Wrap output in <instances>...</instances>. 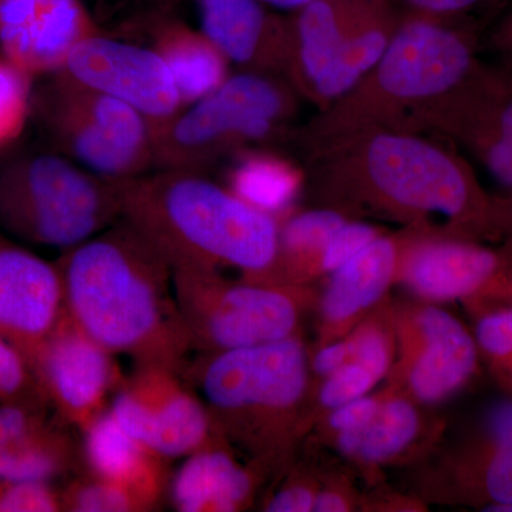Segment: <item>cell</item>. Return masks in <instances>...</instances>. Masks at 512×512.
I'll return each mask as SVG.
<instances>
[{
	"mask_svg": "<svg viewBox=\"0 0 512 512\" xmlns=\"http://www.w3.org/2000/svg\"><path fill=\"white\" fill-rule=\"evenodd\" d=\"M59 511L60 485L53 481H0V512Z\"/></svg>",
	"mask_w": 512,
	"mask_h": 512,
	"instance_id": "31",
	"label": "cell"
},
{
	"mask_svg": "<svg viewBox=\"0 0 512 512\" xmlns=\"http://www.w3.org/2000/svg\"><path fill=\"white\" fill-rule=\"evenodd\" d=\"M315 495L302 485H289L269 498L265 505L268 512H308L313 510Z\"/></svg>",
	"mask_w": 512,
	"mask_h": 512,
	"instance_id": "37",
	"label": "cell"
},
{
	"mask_svg": "<svg viewBox=\"0 0 512 512\" xmlns=\"http://www.w3.org/2000/svg\"><path fill=\"white\" fill-rule=\"evenodd\" d=\"M376 238L375 229L367 225L343 224L322 249L323 269L335 272Z\"/></svg>",
	"mask_w": 512,
	"mask_h": 512,
	"instance_id": "34",
	"label": "cell"
},
{
	"mask_svg": "<svg viewBox=\"0 0 512 512\" xmlns=\"http://www.w3.org/2000/svg\"><path fill=\"white\" fill-rule=\"evenodd\" d=\"M316 512H340L348 511V504L335 493H323L316 495L315 503H313V510Z\"/></svg>",
	"mask_w": 512,
	"mask_h": 512,
	"instance_id": "39",
	"label": "cell"
},
{
	"mask_svg": "<svg viewBox=\"0 0 512 512\" xmlns=\"http://www.w3.org/2000/svg\"><path fill=\"white\" fill-rule=\"evenodd\" d=\"M121 184L59 153L18 158L0 168V231L67 251L121 220Z\"/></svg>",
	"mask_w": 512,
	"mask_h": 512,
	"instance_id": "3",
	"label": "cell"
},
{
	"mask_svg": "<svg viewBox=\"0 0 512 512\" xmlns=\"http://www.w3.org/2000/svg\"><path fill=\"white\" fill-rule=\"evenodd\" d=\"M109 410L131 437L168 463L222 437L191 384L167 367H134Z\"/></svg>",
	"mask_w": 512,
	"mask_h": 512,
	"instance_id": "8",
	"label": "cell"
},
{
	"mask_svg": "<svg viewBox=\"0 0 512 512\" xmlns=\"http://www.w3.org/2000/svg\"><path fill=\"white\" fill-rule=\"evenodd\" d=\"M232 192L256 210L272 215L288 207L298 190V177L282 161L252 157L234 171Z\"/></svg>",
	"mask_w": 512,
	"mask_h": 512,
	"instance_id": "26",
	"label": "cell"
},
{
	"mask_svg": "<svg viewBox=\"0 0 512 512\" xmlns=\"http://www.w3.org/2000/svg\"><path fill=\"white\" fill-rule=\"evenodd\" d=\"M121 220L175 269L220 266L261 275L278 259L272 215L256 210L201 173L156 170L121 184Z\"/></svg>",
	"mask_w": 512,
	"mask_h": 512,
	"instance_id": "2",
	"label": "cell"
},
{
	"mask_svg": "<svg viewBox=\"0 0 512 512\" xmlns=\"http://www.w3.org/2000/svg\"><path fill=\"white\" fill-rule=\"evenodd\" d=\"M473 338L478 352L503 370L512 359V302L484 309L477 318Z\"/></svg>",
	"mask_w": 512,
	"mask_h": 512,
	"instance_id": "30",
	"label": "cell"
},
{
	"mask_svg": "<svg viewBox=\"0 0 512 512\" xmlns=\"http://www.w3.org/2000/svg\"><path fill=\"white\" fill-rule=\"evenodd\" d=\"M254 474L217 439L183 458L168 481L167 497L178 512H232L249 503Z\"/></svg>",
	"mask_w": 512,
	"mask_h": 512,
	"instance_id": "17",
	"label": "cell"
},
{
	"mask_svg": "<svg viewBox=\"0 0 512 512\" xmlns=\"http://www.w3.org/2000/svg\"><path fill=\"white\" fill-rule=\"evenodd\" d=\"M35 117L56 153L93 173L126 181L153 168V127L123 101L66 74H50L33 92Z\"/></svg>",
	"mask_w": 512,
	"mask_h": 512,
	"instance_id": "5",
	"label": "cell"
},
{
	"mask_svg": "<svg viewBox=\"0 0 512 512\" xmlns=\"http://www.w3.org/2000/svg\"><path fill=\"white\" fill-rule=\"evenodd\" d=\"M66 316L62 274L0 231V336L32 360Z\"/></svg>",
	"mask_w": 512,
	"mask_h": 512,
	"instance_id": "12",
	"label": "cell"
},
{
	"mask_svg": "<svg viewBox=\"0 0 512 512\" xmlns=\"http://www.w3.org/2000/svg\"><path fill=\"white\" fill-rule=\"evenodd\" d=\"M379 382L365 366L350 359L335 372L330 373L328 382L320 390L323 406L335 409L342 404L365 396Z\"/></svg>",
	"mask_w": 512,
	"mask_h": 512,
	"instance_id": "33",
	"label": "cell"
},
{
	"mask_svg": "<svg viewBox=\"0 0 512 512\" xmlns=\"http://www.w3.org/2000/svg\"><path fill=\"white\" fill-rule=\"evenodd\" d=\"M181 375L198 393L215 427L264 448L301 402L308 383L305 349L288 338L249 348L192 355Z\"/></svg>",
	"mask_w": 512,
	"mask_h": 512,
	"instance_id": "4",
	"label": "cell"
},
{
	"mask_svg": "<svg viewBox=\"0 0 512 512\" xmlns=\"http://www.w3.org/2000/svg\"><path fill=\"white\" fill-rule=\"evenodd\" d=\"M284 109L281 90L264 77H227L214 92L153 127V168L202 173L224 148L268 136Z\"/></svg>",
	"mask_w": 512,
	"mask_h": 512,
	"instance_id": "6",
	"label": "cell"
},
{
	"mask_svg": "<svg viewBox=\"0 0 512 512\" xmlns=\"http://www.w3.org/2000/svg\"><path fill=\"white\" fill-rule=\"evenodd\" d=\"M70 427L60 426L40 439L0 441V481H53L72 473L80 461Z\"/></svg>",
	"mask_w": 512,
	"mask_h": 512,
	"instance_id": "23",
	"label": "cell"
},
{
	"mask_svg": "<svg viewBox=\"0 0 512 512\" xmlns=\"http://www.w3.org/2000/svg\"><path fill=\"white\" fill-rule=\"evenodd\" d=\"M99 32L83 0H0L2 56L33 79L62 70L77 45Z\"/></svg>",
	"mask_w": 512,
	"mask_h": 512,
	"instance_id": "13",
	"label": "cell"
},
{
	"mask_svg": "<svg viewBox=\"0 0 512 512\" xmlns=\"http://www.w3.org/2000/svg\"><path fill=\"white\" fill-rule=\"evenodd\" d=\"M80 433L84 471L134 491L154 510L160 508L170 481L168 461L131 437L109 409Z\"/></svg>",
	"mask_w": 512,
	"mask_h": 512,
	"instance_id": "16",
	"label": "cell"
},
{
	"mask_svg": "<svg viewBox=\"0 0 512 512\" xmlns=\"http://www.w3.org/2000/svg\"><path fill=\"white\" fill-rule=\"evenodd\" d=\"M345 220L333 211H311L292 218L279 232V247L289 254L318 251L325 248L329 239Z\"/></svg>",
	"mask_w": 512,
	"mask_h": 512,
	"instance_id": "29",
	"label": "cell"
},
{
	"mask_svg": "<svg viewBox=\"0 0 512 512\" xmlns=\"http://www.w3.org/2000/svg\"><path fill=\"white\" fill-rule=\"evenodd\" d=\"M508 221H510V225H511V228H512V207H511L510 212H508Z\"/></svg>",
	"mask_w": 512,
	"mask_h": 512,
	"instance_id": "43",
	"label": "cell"
},
{
	"mask_svg": "<svg viewBox=\"0 0 512 512\" xmlns=\"http://www.w3.org/2000/svg\"><path fill=\"white\" fill-rule=\"evenodd\" d=\"M175 299L192 353L249 348L292 338L298 309L288 292L229 284L215 271L175 269Z\"/></svg>",
	"mask_w": 512,
	"mask_h": 512,
	"instance_id": "7",
	"label": "cell"
},
{
	"mask_svg": "<svg viewBox=\"0 0 512 512\" xmlns=\"http://www.w3.org/2000/svg\"><path fill=\"white\" fill-rule=\"evenodd\" d=\"M350 359L366 367L377 380L386 375L389 367V346L380 330H360L349 340Z\"/></svg>",
	"mask_w": 512,
	"mask_h": 512,
	"instance_id": "35",
	"label": "cell"
},
{
	"mask_svg": "<svg viewBox=\"0 0 512 512\" xmlns=\"http://www.w3.org/2000/svg\"><path fill=\"white\" fill-rule=\"evenodd\" d=\"M367 168L377 188L404 207L481 224L494 220L463 168L416 138L376 137L367 150Z\"/></svg>",
	"mask_w": 512,
	"mask_h": 512,
	"instance_id": "9",
	"label": "cell"
},
{
	"mask_svg": "<svg viewBox=\"0 0 512 512\" xmlns=\"http://www.w3.org/2000/svg\"><path fill=\"white\" fill-rule=\"evenodd\" d=\"M63 511L150 512L153 505L126 487L84 471L60 485Z\"/></svg>",
	"mask_w": 512,
	"mask_h": 512,
	"instance_id": "27",
	"label": "cell"
},
{
	"mask_svg": "<svg viewBox=\"0 0 512 512\" xmlns=\"http://www.w3.org/2000/svg\"><path fill=\"white\" fill-rule=\"evenodd\" d=\"M503 370H504V373H507L508 379L511 380V384H512V359L510 360V362L507 363V365H505Z\"/></svg>",
	"mask_w": 512,
	"mask_h": 512,
	"instance_id": "42",
	"label": "cell"
},
{
	"mask_svg": "<svg viewBox=\"0 0 512 512\" xmlns=\"http://www.w3.org/2000/svg\"><path fill=\"white\" fill-rule=\"evenodd\" d=\"M473 67V50L463 36L417 20L387 43L379 82L393 96L420 99L454 89L471 76Z\"/></svg>",
	"mask_w": 512,
	"mask_h": 512,
	"instance_id": "14",
	"label": "cell"
},
{
	"mask_svg": "<svg viewBox=\"0 0 512 512\" xmlns=\"http://www.w3.org/2000/svg\"><path fill=\"white\" fill-rule=\"evenodd\" d=\"M471 481L484 511L512 512V400L495 404L485 416Z\"/></svg>",
	"mask_w": 512,
	"mask_h": 512,
	"instance_id": "21",
	"label": "cell"
},
{
	"mask_svg": "<svg viewBox=\"0 0 512 512\" xmlns=\"http://www.w3.org/2000/svg\"><path fill=\"white\" fill-rule=\"evenodd\" d=\"M350 360L349 340L333 343L320 350L313 359V369L320 375L329 376Z\"/></svg>",
	"mask_w": 512,
	"mask_h": 512,
	"instance_id": "38",
	"label": "cell"
},
{
	"mask_svg": "<svg viewBox=\"0 0 512 512\" xmlns=\"http://www.w3.org/2000/svg\"><path fill=\"white\" fill-rule=\"evenodd\" d=\"M379 407L380 404L375 399L365 396L359 397V399L352 400V402L335 407V412L330 416V426L338 430L339 433L362 429L376 416Z\"/></svg>",
	"mask_w": 512,
	"mask_h": 512,
	"instance_id": "36",
	"label": "cell"
},
{
	"mask_svg": "<svg viewBox=\"0 0 512 512\" xmlns=\"http://www.w3.org/2000/svg\"><path fill=\"white\" fill-rule=\"evenodd\" d=\"M419 325L426 348L410 372V386L421 402H441L476 373V340L460 320L443 309H424Z\"/></svg>",
	"mask_w": 512,
	"mask_h": 512,
	"instance_id": "18",
	"label": "cell"
},
{
	"mask_svg": "<svg viewBox=\"0 0 512 512\" xmlns=\"http://www.w3.org/2000/svg\"><path fill=\"white\" fill-rule=\"evenodd\" d=\"M396 251L389 239L376 238L333 272L323 315L329 322H345L375 303L386 291L394 271Z\"/></svg>",
	"mask_w": 512,
	"mask_h": 512,
	"instance_id": "20",
	"label": "cell"
},
{
	"mask_svg": "<svg viewBox=\"0 0 512 512\" xmlns=\"http://www.w3.org/2000/svg\"><path fill=\"white\" fill-rule=\"evenodd\" d=\"M150 35L151 47L173 74L184 109L227 79V57L202 30L180 19L165 18L153 23Z\"/></svg>",
	"mask_w": 512,
	"mask_h": 512,
	"instance_id": "19",
	"label": "cell"
},
{
	"mask_svg": "<svg viewBox=\"0 0 512 512\" xmlns=\"http://www.w3.org/2000/svg\"><path fill=\"white\" fill-rule=\"evenodd\" d=\"M498 42H500V45L503 46L504 49H507L512 56V13L508 16V19L505 20L503 28L500 30Z\"/></svg>",
	"mask_w": 512,
	"mask_h": 512,
	"instance_id": "40",
	"label": "cell"
},
{
	"mask_svg": "<svg viewBox=\"0 0 512 512\" xmlns=\"http://www.w3.org/2000/svg\"><path fill=\"white\" fill-rule=\"evenodd\" d=\"M33 77L0 57V148L18 140L32 116Z\"/></svg>",
	"mask_w": 512,
	"mask_h": 512,
	"instance_id": "28",
	"label": "cell"
},
{
	"mask_svg": "<svg viewBox=\"0 0 512 512\" xmlns=\"http://www.w3.org/2000/svg\"><path fill=\"white\" fill-rule=\"evenodd\" d=\"M29 366L56 416L79 431L109 409L126 376L117 356L79 328L67 312Z\"/></svg>",
	"mask_w": 512,
	"mask_h": 512,
	"instance_id": "10",
	"label": "cell"
},
{
	"mask_svg": "<svg viewBox=\"0 0 512 512\" xmlns=\"http://www.w3.org/2000/svg\"><path fill=\"white\" fill-rule=\"evenodd\" d=\"M419 430L416 409L406 400L380 404L376 416L362 429L339 433V448L349 456L379 463L397 456Z\"/></svg>",
	"mask_w": 512,
	"mask_h": 512,
	"instance_id": "24",
	"label": "cell"
},
{
	"mask_svg": "<svg viewBox=\"0 0 512 512\" xmlns=\"http://www.w3.org/2000/svg\"><path fill=\"white\" fill-rule=\"evenodd\" d=\"M35 397H43V394L28 360L0 336V403Z\"/></svg>",
	"mask_w": 512,
	"mask_h": 512,
	"instance_id": "32",
	"label": "cell"
},
{
	"mask_svg": "<svg viewBox=\"0 0 512 512\" xmlns=\"http://www.w3.org/2000/svg\"><path fill=\"white\" fill-rule=\"evenodd\" d=\"M202 32L227 60L254 62L269 28L262 0H198Z\"/></svg>",
	"mask_w": 512,
	"mask_h": 512,
	"instance_id": "22",
	"label": "cell"
},
{
	"mask_svg": "<svg viewBox=\"0 0 512 512\" xmlns=\"http://www.w3.org/2000/svg\"><path fill=\"white\" fill-rule=\"evenodd\" d=\"M59 73L123 101L151 127L184 109L173 74L153 47L113 39L101 30L77 45Z\"/></svg>",
	"mask_w": 512,
	"mask_h": 512,
	"instance_id": "11",
	"label": "cell"
},
{
	"mask_svg": "<svg viewBox=\"0 0 512 512\" xmlns=\"http://www.w3.org/2000/svg\"><path fill=\"white\" fill-rule=\"evenodd\" d=\"M340 12L332 0L303 6L296 33L303 69L323 96L345 93L363 73L382 59L387 39L377 29L345 37Z\"/></svg>",
	"mask_w": 512,
	"mask_h": 512,
	"instance_id": "15",
	"label": "cell"
},
{
	"mask_svg": "<svg viewBox=\"0 0 512 512\" xmlns=\"http://www.w3.org/2000/svg\"><path fill=\"white\" fill-rule=\"evenodd\" d=\"M474 126L488 171L512 188V90L484 84L474 100Z\"/></svg>",
	"mask_w": 512,
	"mask_h": 512,
	"instance_id": "25",
	"label": "cell"
},
{
	"mask_svg": "<svg viewBox=\"0 0 512 512\" xmlns=\"http://www.w3.org/2000/svg\"><path fill=\"white\" fill-rule=\"evenodd\" d=\"M56 262L67 316L87 335L136 366L184 369L192 350L173 268L128 222L117 221Z\"/></svg>",
	"mask_w": 512,
	"mask_h": 512,
	"instance_id": "1",
	"label": "cell"
},
{
	"mask_svg": "<svg viewBox=\"0 0 512 512\" xmlns=\"http://www.w3.org/2000/svg\"><path fill=\"white\" fill-rule=\"evenodd\" d=\"M264 3H268V5L275 6V8L281 9H293V8H303V6L311 3L312 0H262Z\"/></svg>",
	"mask_w": 512,
	"mask_h": 512,
	"instance_id": "41",
	"label": "cell"
}]
</instances>
